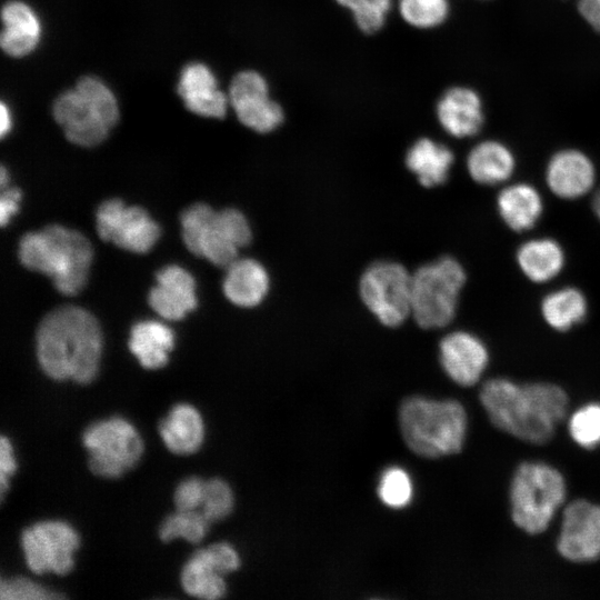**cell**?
I'll use <instances>...</instances> for the list:
<instances>
[{
  "label": "cell",
  "instance_id": "obj_1",
  "mask_svg": "<svg viewBox=\"0 0 600 600\" xmlns=\"http://www.w3.org/2000/svg\"><path fill=\"white\" fill-rule=\"evenodd\" d=\"M480 402L499 430L531 444H544L568 413L567 392L551 382L518 383L507 378L486 381Z\"/></svg>",
  "mask_w": 600,
  "mask_h": 600
},
{
  "label": "cell",
  "instance_id": "obj_2",
  "mask_svg": "<svg viewBox=\"0 0 600 600\" xmlns=\"http://www.w3.org/2000/svg\"><path fill=\"white\" fill-rule=\"evenodd\" d=\"M101 351L100 326L82 308L59 307L38 327V361L43 372L54 380L91 382L98 373Z\"/></svg>",
  "mask_w": 600,
  "mask_h": 600
},
{
  "label": "cell",
  "instance_id": "obj_3",
  "mask_svg": "<svg viewBox=\"0 0 600 600\" xmlns=\"http://www.w3.org/2000/svg\"><path fill=\"white\" fill-rule=\"evenodd\" d=\"M18 254L26 268L48 276L59 292L73 296L88 280L93 250L79 231L51 224L26 233Z\"/></svg>",
  "mask_w": 600,
  "mask_h": 600
},
{
  "label": "cell",
  "instance_id": "obj_4",
  "mask_svg": "<svg viewBox=\"0 0 600 600\" xmlns=\"http://www.w3.org/2000/svg\"><path fill=\"white\" fill-rule=\"evenodd\" d=\"M399 423L411 451L423 458L437 459L461 451L468 417L457 400L410 397L400 406Z\"/></svg>",
  "mask_w": 600,
  "mask_h": 600
},
{
  "label": "cell",
  "instance_id": "obj_5",
  "mask_svg": "<svg viewBox=\"0 0 600 600\" xmlns=\"http://www.w3.org/2000/svg\"><path fill=\"white\" fill-rule=\"evenodd\" d=\"M53 117L67 139L81 147L101 143L119 119L113 92L100 79L86 76L74 89L61 93L53 103Z\"/></svg>",
  "mask_w": 600,
  "mask_h": 600
},
{
  "label": "cell",
  "instance_id": "obj_6",
  "mask_svg": "<svg viewBox=\"0 0 600 600\" xmlns=\"http://www.w3.org/2000/svg\"><path fill=\"white\" fill-rule=\"evenodd\" d=\"M180 222L188 250L221 268L233 262L251 240L247 218L234 208L216 211L197 202L181 212Z\"/></svg>",
  "mask_w": 600,
  "mask_h": 600
},
{
  "label": "cell",
  "instance_id": "obj_7",
  "mask_svg": "<svg viewBox=\"0 0 600 600\" xmlns=\"http://www.w3.org/2000/svg\"><path fill=\"white\" fill-rule=\"evenodd\" d=\"M566 496V480L558 469L539 461L522 462L510 482L511 519L529 534L542 533L563 504Z\"/></svg>",
  "mask_w": 600,
  "mask_h": 600
},
{
  "label": "cell",
  "instance_id": "obj_8",
  "mask_svg": "<svg viewBox=\"0 0 600 600\" xmlns=\"http://www.w3.org/2000/svg\"><path fill=\"white\" fill-rule=\"evenodd\" d=\"M467 276L452 257L423 264L411 278V316L423 329H439L454 318Z\"/></svg>",
  "mask_w": 600,
  "mask_h": 600
},
{
  "label": "cell",
  "instance_id": "obj_9",
  "mask_svg": "<svg viewBox=\"0 0 600 600\" xmlns=\"http://www.w3.org/2000/svg\"><path fill=\"white\" fill-rule=\"evenodd\" d=\"M90 470L103 478H118L140 460L143 443L136 428L120 417L90 424L82 436Z\"/></svg>",
  "mask_w": 600,
  "mask_h": 600
},
{
  "label": "cell",
  "instance_id": "obj_10",
  "mask_svg": "<svg viewBox=\"0 0 600 600\" xmlns=\"http://www.w3.org/2000/svg\"><path fill=\"white\" fill-rule=\"evenodd\" d=\"M412 274L394 261H378L362 273L359 292L369 311L384 326L398 327L411 316Z\"/></svg>",
  "mask_w": 600,
  "mask_h": 600
},
{
  "label": "cell",
  "instance_id": "obj_11",
  "mask_svg": "<svg viewBox=\"0 0 600 600\" xmlns=\"http://www.w3.org/2000/svg\"><path fill=\"white\" fill-rule=\"evenodd\" d=\"M21 547L32 572L63 576L73 568L79 534L64 521H41L23 530Z\"/></svg>",
  "mask_w": 600,
  "mask_h": 600
},
{
  "label": "cell",
  "instance_id": "obj_12",
  "mask_svg": "<svg viewBox=\"0 0 600 600\" xmlns=\"http://www.w3.org/2000/svg\"><path fill=\"white\" fill-rule=\"evenodd\" d=\"M97 231L107 242L124 250L146 253L160 237L159 226L140 207H128L120 199H108L97 209Z\"/></svg>",
  "mask_w": 600,
  "mask_h": 600
},
{
  "label": "cell",
  "instance_id": "obj_13",
  "mask_svg": "<svg viewBox=\"0 0 600 600\" xmlns=\"http://www.w3.org/2000/svg\"><path fill=\"white\" fill-rule=\"evenodd\" d=\"M228 98L238 120L256 132H271L284 120L282 107L270 98L267 80L254 70L232 78Z\"/></svg>",
  "mask_w": 600,
  "mask_h": 600
},
{
  "label": "cell",
  "instance_id": "obj_14",
  "mask_svg": "<svg viewBox=\"0 0 600 600\" xmlns=\"http://www.w3.org/2000/svg\"><path fill=\"white\" fill-rule=\"evenodd\" d=\"M557 550L576 563L600 559V504L578 499L563 509Z\"/></svg>",
  "mask_w": 600,
  "mask_h": 600
},
{
  "label": "cell",
  "instance_id": "obj_15",
  "mask_svg": "<svg viewBox=\"0 0 600 600\" xmlns=\"http://www.w3.org/2000/svg\"><path fill=\"white\" fill-rule=\"evenodd\" d=\"M439 359L447 376L461 387L476 384L489 364L486 343L468 331H453L439 343Z\"/></svg>",
  "mask_w": 600,
  "mask_h": 600
},
{
  "label": "cell",
  "instance_id": "obj_16",
  "mask_svg": "<svg viewBox=\"0 0 600 600\" xmlns=\"http://www.w3.org/2000/svg\"><path fill=\"white\" fill-rule=\"evenodd\" d=\"M596 168L590 158L576 149L554 153L546 167V183L560 199L576 200L590 192L596 183Z\"/></svg>",
  "mask_w": 600,
  "mask_h": 600
},
{
  "label": "cell",
  "instance_id": "obj_17",
  "mask_svg": "<svg viewBox=\"0 0 600 600\" xmlns=\"http://www.w3.org/2000/svg\"><path fill=\"white\" fill-rule=\"evenodd\" d=\"M157 284L150 290V307L167 320H180L197 306L193 277L177 264L166 266L156 274Z\"/></svg>",
  "mask_w": 600,
  "mask_h": 600
},
{
  "label": "cell",
  "instance_id": "obj_18",
  "mask_svg": "<svg viewBox=\"0 0 600 600\" xmlns=\"http://www.w3.org/2000/svg\"><path fill=\"white\" fill-rule=\"evenodd\" d=\"M178 93L190 111L207 118H223L230 104L213 72L200 62L188 63L182 69Z\"/></svg>",
  "mask_w": 600,
  "mask_h": 600
},
{
  "label": "cell",
  "instance_id": "obj_19",
  "mask_svg": "<svg viewBox=\"0 0 600 600\" xmlns=\"http://www.w3.org/2000/svg\"><path fill=\"white\" fill-rule=\"evenodd\" d=\"M436 112L442 129L456 138L477 134L483 123L480 97L464 87L447 90L439 99Z\"/></svg>",
  "mask_w": 600,
  "mask_h": 600
},
{
  "label": "cell",
  "instance_id": "obj_20",
  "mask_svg": "<svg viewBox=\"0 0 600 600\" xmlns=\"http://www.w3.org/2000/svg\"><path fill=\"white\" fill-rule=\"evenodd\" d=\"M496 203L500 219L514 232L534 228L544 209L539 190L527 182L511 183L502 188Z\"/></svg>",
  "mask_w": 600,
  "mask_h": 600
},
{
  "label": "cell",
  "instance_id": "obj_21",
  "mask_svg": "<svg viewBox=\"0 0 600 600\" xmlns=\"http://www.w3.org/2000/svg\"><path fill=\"white\" fill-rule=\"evenodd\" d=\"M270 279L266 268L257 260L237 258L227 267L223 292L233 304L252 308L266 298Z\"/></svg>",
  "mask_w": 600,
  "mask_h": 600
},
{
  "label": "cell",
  "instance_id": "obj_22",
  "mask_svg": "<svg viewBox=\"0 0 600 600\" xmlns=\"http://www.w3.org/2000/svg\"><path fill=\"white\" fill-rule=\"evenodd\" d=\"M2 50L16 58L24 57L36 49L41 36V24L30 6L22 1H9L2 8Z\"/></svg>",
  "mask_w": 600,
  "mask_h": 600
},
{
  "label": "cell",
  "instance_id": "obj_23",
  "mask_svg": "<svg viewBox=\"0 0 600 600\" xmlns=\"http://www.w3.org/2000/svg\"><path fill=\"white\" fill-rule=\"evenodd\" d=\"M516 261L528 280L546 283L557 278L563 270L566 252L562 246L552 238H532L519 246Z\"/></svg>",
  "mask_w": 600,
  "mask_h": 600
},
{
  "label": "cell",
  "instance_id": "obj_24",
  "mask_svg": "<svg viewBox=\"0 0 600 600\" xmlns=\"http://www.w3.org/2000/svg\"><path fill=\"white\" fill-rule=\"evenodd\" d=\"M516 169L511 150L496 140L476 144L467 157V170L473 181L482 186H498L508 181Z\"/></svg>",
  "mask_w": 600,
  "mask_h": 600
},
{
  "label": "cell",
  "instance_id": "obj_25",
  "mask_svg": "<svg viewBox=\"0 0 600 600\" xmlns=\"http://www.w3.org/2000/svg\"><path fill=\"white\" fill-rule=\"evenodd\" d=\"M159 433L171 452L190 454L196 452L203 441V421L194 407L179 403L161 420Z\"/></svg>",
  "mask_w": 600,
  "mask_h": 600
},
{
  "label": "cell",
  "instance_id": "obj_26",
  "mask_svg": "<svg viewBox=\"0 0 600 600\" xmlns=\"http://www.w3.org/2000/svg\"><path fill=\"white\" fill-rule=\"evenodd\" d=\"M453 160L454 156L447 146L430 138L418 139L406 154L408 169L426 188L443 184L449 177Z\"/></svg>",
  "mask_w": 600,
  "mask_h": 600
},
{
  "label": "cell",
  "instance_id": "obj_27",
  "mask_svg": "<svg viewBox=\"0 0 600 600\" xmlns=\"http://www.w3.org/2000/svg\"><path fill=\"white\" fill-rule=\"evenodd\" d=\"M173 343L172 330L159 321L137 322L130 331L129 349L146 369H159L166 366Z\"/></svg>",
  "mask_w": 600,
  "mask_h": 600
},
{
  "label": "cell",
  "instance_id": "obj_28",
  "mask_svg": "<svg viewBox=\"0 0 600 600\" xmlns=\"http://www.w3.org/2000/svg\"><path fill=\"white\" fill-rule=\"evenodd\" d=\"M586 294L576 287H561L547 293L540 303L543 321L553 330L564 332L582 323L588 316Z\"/></svg>",
  "mask_w": 600,
  "mask_h": 600
},
{
  "label": "cell",
  "instance_id": "obj_29",
  "mask_svg": "<svg viewBox=\"0 0 600 600\" xmlns=\"http://www.w3.org/2000/svg\"><path fill=\"white\" fill-rule=\"evenodd\" d=\"M223 576L206 550L199 549L182 568L181 586L190 596L216 600L222 598L227 592Z\"/></svg>",
  "mask_w": 600,
  "mask_h": 600
},
{
  "label": "cell",
  "instance_id": "obj_30",
  "mask_svg": "<svg viewBox=\"0 0 600 600\" xmlns=\"http://www.w3.org/2000/svg\"><path fill=\"white\" fill-rule=\"evenodd\" d=\"M209 523L201 510H177L162 521L159 537L164 542L183 538L191 543H198L207 534Z\"/></svg>",
  "mask_w": 600,
  "mask_h": 600
},
{
  "label": "cell",
  "instance_id": "obj_31",
  "mask_svg": "<svg viewBox=\"0 0 600 600\" xmlns=\"http://www.w3.org/2000/svg\"><path fill=\"white\" fill-rule=\"evenodd\" d=\"M398 8L401 18L418 29L438 27L449 14L448 0H399Z\"/></svg>",
  "mask_w": 600,
  "mask_h": 600
},
{
  "label": "cell",
  "instance_id": "obj_32",
  "mask_svg": "<svg viewBox=\"0 0 600 600\" xmlns=\"http://www.w3.org/2000/svg\"><path fill=\"white\" fill-rule=\"evenodd\" d=\"M572 440L584 449L600 446V403L592 402L574 411L568 422Z\"/></svg>",
  "mask_w": 600,
  "mask_h": 600
},
{
  "label": "cell",
  "instance_id": "obj_33",
  "mask_svg": "<svg viewBox=\"0 0 600 600\" xmlns=\"http://www.w3.org/2000/svg\"><path fill=\"white\" fill-rule=\"evenodd\" d=\"M413 487L408 472L400 467H390L383 471L378 486V496L388 507L400 509L412 499Z\"/></svg>",
  "mask_w": 600,
  "mask_h": 600
},
{
  "label": "cell",
  "instance_id": "obj_34",
  "mask_svg": "<svg viewBox=\"0 0 600 600\" xmlns=\"http://www.w3.org/2000/svg\"><path fill=\"white\" fill-rule=\"evenodd\" d=\"M351 11L357 27L364 33L379 31L391 7V0H336Z\"/></svg>",
  "mask_w": 600,
  "mask_h": 600
},
{
  "label": "cell",
  "instance_id": "obj_35",
  "mask_svg": "<svg viewBox=\"0 0 600 600\" xmlns=\"http://www.w3.org/2000/svg\"><path fill=\"white\" fill-rule=\"evenodd\" d=\"M233 503L232 490L226 481L216 478L204 482L200 510L210 522L228 517L233 509Z\"/></svg>",
  "mask_w": 600,
  "mask_h": 600
},
{
  "label": "cell",
  "instance_id": "obj_36",
  "mask_svg": "<svg viewBox=\"0 0 600 600\" xmlns=\"http://www.w3.org/2000/svg\"><path fill=\"white\" fill-rule=\"evenodd\" d=\"M0 598L2 600H51L63 596L49 590L27 578L1 580Z\"/></svg>",
  "mask_w": 600,
  "mask_h": 600
},
{
  "label": "cell",
  "instance_id": "obj_37",
  "mask_svg": "<svg viewBox=\"0 0 600 600\" xmlns=\"http://www.w3.org/2000/svg\"><path fill=\"white\" fill-rule=\"evenodd\" d=\"M204 482L197 477H190L181 481L177 486L173 497L177 510H198L203 499Z\"/></svg>",
  "mask_w": 600,
  "mask_h": 600
},
{
  "label": "cell",
  "instance_id": "obj_38",
  "mask_svg": "<svg viewBox=\"0 0 600 600\" xmlns=\"http://www.w3.org/2000/svg\"><path fill=\"white\" fill-rule=\"evenodd\" d=\"M204 549L211 561L223 574L236 571L240 567V557L231 544L218 542Z\"/></svg>",
  "mask_w": 600,
  "mask_h": 600
},
{
  "label": "cell",
  "instance_id": "obj_39",
  "mask_svg": "<svg viewBox=\"0 0 600 600\" xmlns=\"http://www.w3.org/2000/svg\"><path fill=\"white\" fill-rule=\"evenodd\" d=\"M17 469L12 446L6 437L0 440V492L1 497L6 493L9 478Z\"/></svg>",
  "mask_w": 600,
  "mask_h": 600
},
{
  "label": "cell",
  "instance_id": "obj_40",
  "mask_svg": "<svg viewBox=\"0 0 600 600\" xmlns=\"http://www.w3.org/2000/svg\"><path fill=\"white\" fill-rule=\"evenodd\" d=\"M21 191L18 188L2 189L0 198V222L6 226L10 218L18 212Z\"/></svg>",
  "mask_w": 600,
  "mask_h": 600
},
{
  "label": "cell",
  "instance_id": "obj_41",
  "mask_svg": "<svg viewBox=\"0 0 600 600\" xmlns=\"http://www.w3.org/2000/svg\"><path fill=\"white\" fill-rule=\"evenodd\" d=\"M578 10L594 30L600 31V0H578Z\"/></svg>",
  "mask_w": 600,
  "mask_h": 600
},
{
  "label": "cell",
  "instance_id": "obj_42",
  "mask_svg": "<svg viewBox=\"0 0 600 600\" xmlns=\"http://www.w3.org/2000/svg\"><path fill=\"white\" fill-rule=\"evenodd\" d=\"M1 137H4L11 128V114L8 107L2 102L1 103Z\"/></svg>",
  "mask_w": 600,
  "mask_h": 600
},
{
  "label": "cell",
  "instance_id": "obj_43",
  "mask_svg": "<svg viewBox=\"0 0 600 600\" xmlns=\"http://www.w3.org/2000/svg\"><path fill=\"white\" fill-rule=\"evenodd\" d=\"M591 206L596 218L600 221V189L594 193Z\"/></svg>",
  "mask_w": 600,
  "mask_h": 600
},
{
  "label": "cell",
  "instance_id": "obj_44",
  "mask_svg": "<svg viewBox=\"0 0 600 600\" xmlns=\"http://www.w3.org/2000/svg\"><path fill=\"white\" fill-rule=\"evenodd\" d=\"M7 183V172L6 169L2 167L1 169V188L3 189Z\"/></svg>",
  "mask_w": 600,
  "mask_h": 600
}]
</instances>
